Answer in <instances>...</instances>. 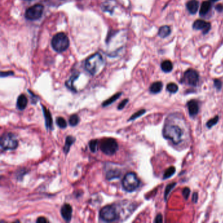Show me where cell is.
<instances>
[{
    "label": "cell",
    "mask_w": 223,
    "mask_h": 223,
    "mask_svg": "<svg viewBox=\"0 0 223 223\" xmlns=\"http://www.w3.org/2000/svg\"><path fill=\"white\" fill-rule=\"evenodd\" d=\"M79 75V73H74L73 75L71 77L70 79H69V80L66 83V85L69 89H70L72 91H75V92H76V89L74 87L73 83L75 82V81L77 80V79L78 78Z\"/></svg>",
    "instance_id": "d6986e66"
},
{
    "label": "cell",
    "mask_w": 223,
    "mask_h": 223,
    "mask_svg": "<svg viewBox=\"0 0 223 223\" xmlns=\"http://www.w3.org/2000/svg\"><path fill=\"white\" fill-rule=\"evenodd\" d=\"M98 141L94 140H91L89 142V147L90 150L93 153L96 152L97 150V147H98Z\"/></svg>",
    "instance_id": "f546056e"
},
{
    "label": "cell",
    "mask_w": 223,
    "mask_h": 223,
    "mask_svg": "<svg viewBox=\"0 0 223 223\" xmlns=\"http://www.w3.org/2000/svg\"><path fill=\"white\" fill-rule=\"evenodd\" d=\"M75 141V138H73V136H69L67 137L66 143H65V145L63 148L64 152L66 153V154H67V153L69 152V149H70L71 146L74 143Z\"/></svg>",
    "instance_id": "ac0fdd59"
},
{
    "label": "cell",
    "mask_w": 223,
    "mask_h": 223,
    "mask_svg": "<svg viewBox=\"0 0 223 223\" xmlns=\"http://www.w3.org/2000/svg\"><path fill=\"white\" fill-rule=\"evenodd\" d=\"M162 221H163V220H162V215L161 214H158L157 216V217H156L155 222H162Z\"/></svg>",
    "instance_id": "8d00e7d4"
},
{
    "label": "cell",
    "mask_w": 223,
    "mask_h": 223,
    "mask_svg": "<svg viewBox=\"0 0 223 223\" xmlns=\"http://www.w3.org/2000/svg\"><path fill=\"white\" fill-rule=\"evenodd\" d=\"M163 134L165 138L168 139L175 145H177L181 141L183 131L178 126L167 124L164 126Z\"/></svg>",
    "instance_id": "7a4b0ae2"
},
{
    "label": "cell",
    "mask_w": 223,
    "mask_h": 223,
    "mask_svg": "<svg viewBox=\"0 0 223 223\" xmlns=\"http://www.w3.org/2000/svg\"><path fill=\"white\" fill-rule=\"evenodd\" d=\"M51 45L55 51L62 52L66 50L69 46V40L64 33H58L52 37Z\"/></svg>",
    "instance_id": "277c9868"
},
{
    "label": "cell",
    "mask_w": 223,
    "mask_h": 223,
    "mask_svg": "<svg viewBox=\"0 0 223 223\" xmlns=\"http://www.w3.org/2000/svg\"><path fill=\"white\" fill-rule=\"evenodd\" d=\"M104 65V60L102 55L96 53L88 58L85 61V67L86 70L92 75H94L100 71Z\"/></svg>",
    "instance_id": "6da1fadb"
},
{
    "label": "cell",
    "mask_w": 223,
    "mask_h": 223,
    "mask_svg": "<svg viewBox=\"0 0 223 223\" xmlns=\"http://www.w3.org/2000/svg\"><path fill=\"white\" fill-rule=\"evenodd\" d=\"M211 7V3L210 1H205L201 3V5L200 7V15L203 16L205 15L209 11Z\"/></svg>",
    "instance_id": "e0dca14e"
},
{
    "label": "cell",
    "mask_w": 223,
    "mask_h": 223,
    "mask_svg": "<svg viewBox=\"0 0 223 223\" xmlns=\"http://www.w3.org/2000/svg\"><path fill=\"white\" fill-rule=\"evenodd\" d=\"M44 7L41 4H36L26 11L25 17L29 20H36L41 17Z\"/></svg>",
    "instance_id": "9c48e42d"
},
{
    "label": "cell",
    "mask_w": 223,
    "mask_h": 223,
    "mask_svg": "<svg viewBox=\"0 0 223 223\" xmlns=\"http://www.w3.org/2000/svg\"><path fill=\"white\" fill-rule=\"evenodd\" d=\"M187 106H188V112L190 117H195L198 113L199 105L196 100L189 101L187 104Z\"/></svg>",
    "instance_id": "4fadbf2b"
},
{
    "label": "cell",
    "mask_w": 223,
    "mask_h": 223,
    "mask_svg": "<svg viewBox=\"0 0 223 223\" xmlns=\"http://www.w3.org/2000/svg\"><path fill=\"white\" fill-rule=\"evenodd\" d=\"M121 176V171L119 169L109 170L106 174V178L108 180H112L113 179L119 178Z\"/></svg>",
    "instance_id": "44dd1931"
},
{
    "label": "cell",
    "mask_w": 223,
    "mask_h": 223,
    "mask_svg": "<svg viewBox=\"0 0 223 223\" xmlns=\"http://www.w3.org/2000/svg\"><path fill=\"white\" fill-rule=\"evenodd\" d=\"M43 107V115L45 117V124H46V128L47 129H52V119L51 114L49 111V110L47 108L45 107L44 105H42Z\"/></svg>",
    "instance_id": "5bb4252c"
},
{
    "label": "cell",
    "mask_w": 223,
    "mask_h": 223,
    "mask_svg": "<svg viewBox=\"0 0 223 223\" xmlns=\"http://www.w3.org/2000/svg\"><path fill=\"white\" fill-rule=\"evenodd\" d=\"M194 30H202L203 34L207 33L211 29V24L202 20H196L193 24Z\"/></svg>",
    "instance_id": "8fae6325"
},
{
    "label": "cell",
    "mask_w": 223,
    "mask_h": 223,
    "mask_svg": "<svg viewBox=\"0 0 223 223\" xmlns=\"http://www.w3.org/2000/svg\"><path fill=\"white\" fill-rule=\"evenodd\" d=\"M215 9H217V11H219V12H220L221 11H222V9H223V5H221V4L217 5L216 6Z\"/></svg>",
    "instance_id": "ab89813d"
},
{
    "label": "cell",
    "mask_w": 223,
    "mask_h": 223,
    "mask_svg": "<svg viewBox=\"0 0 223 223\" xmlns=\"http://www.w3.org/2000/svg\"><path fill=\"white\" fill-rule=\"evenodd\" d=\"M13 75V72L12 71H7V72H1V77H7L9 75Z\"/></svg>",
    "instance_id": "d590c367"
},
{
    "label": "cell",
    "mask_w": 223,
    "mask_h": 223,
    "mask_svg": "<svg viewBox=\"0 0 223 223\" xmlns=\"http://www.w3.org/2000/svg\"><path fill=\"white\" fill-rule=\"evenodd\" d=\"M211 1H213V2H215V1H219V0H211Z\"/></svg>",
    "instance_id": "60d3db41"
},
{
    "label": "cell",
    "mask_w": 223,
    "mask_h": 223,
    "mask_svg": "<svg viewBox=\"0 0 223 223\" xmlns=\"http://www.w3.org/2000/svg\"><path fill=\"white\" fill-rule=\"evenodd\" d=\"M167 90L170 93H172V94H175L176 93L177 91H178V86H177L176 84L175 83H169L168 85H167Z\"/></svg>",
    "instance_id": "4316f807"
},
{
    "label": "cell",
    "mask_w": 223,
    "mask_h": 223,
    "mask_svg": "<svg viewBox=\"0 0 223 223\" xmlns=\"http://www.w3.org/2000/svg\"><path fill=\"white\" fill-rule=\"evenodd\" d=\"M145 109H141L140 111H139L138 112H136V113H134L132 116H131L130 118H129V121H133V120H135L136 119H138V117H141V115H143L144 113H145Z\"/></svg>",
    "instance_id": "1f68e13d"
},
{
    "label": "cell",
    "mask_w": 223,
    "mask_h": 223,
    "mask_svg": "<svg viewBox=\"0 0 223 223\" xmlns=\"http://www.w3.org/2000/svg\"><path fill=\"white\" fill-rule=\"evenodd\" d=\"M161 68L163 71L165 73H169L173 69V64L171 61L165 60L161 64Z\"/></svg>",
    "instance_id": "cb8c5ba5"
},
{
    "label": "cell",
    "mask_w": 223,
    "mask_h": 223,
    "mask_svg": "<svg viewBox=\"0 0 223 223\" xmlns=\"http://www.w3.org/2000/svg\"><path fill=\"white\" fill-rule=\"evenodd\" d=\"M121 95H122V93L119 92V93L116 94H115L114 96H113L109 98V99H107V100H105V102H103L102 106L103 107H107V106H108V105L112 104L114 102H115V101H117V100H118Z\"/></svg>",
    "instance_id": "603a6c76"
},
{
    "label": "cell",
    "mask_w": 223,
    "mask_h": 223,
    "mask_svg": "<svg viewBox=\"0 0 223 223\" xmlns=\"http://www.w3.org/2000/svg\"><path fill=\"white\" fill-rule=\"evenodd\" d=\"M199 3L196 0H190L186 3V8L191 14H195L197 12Z\"/></svg>",
    "instance_id": "2e32d148"
},
{
    "label": "cell",
    "mask_w": 223,
    "mask_h": 223,
    "mask_svg": "<svg viewBox=\"0 0 223 223\" xmlns=\"http://www.w3.org/2000/svg\"><path fill=\"white\" fill-rule=\"evenodd\" d=\"M101 219L106 222H112L117 219V213L114 205H106L100 211Z\"/></svg>",
    "instance_id": "ba28073f"
},
{
    "label": "cell",
    "mask_w": 223,
    "mask_h": 223,
    "mask_svg": "<svg viewBox=\"0 0 223 223\" xmlns=\"http://www.w3.org/2000/svg\"><path fill=\"white\" fill-rule=\"evenodd\" d=\"M171 32V29L168 26H162L158 31V35L162 38H165L168 36Z\"/></svg>",
    "instance_id": "7402d4cb"
},
{
    "label": "cell",
    "mask_w": 223,
    "mask_h": 223,
    "mask_svg": "<svg viewBox=\"0 0 223 223\" xmlns=\"http://www.w3.org/2000/svg\"><path fill=\"white\" fill-rule=\"evenodd\" d=\"M79 122V117L77 115H72L69 119V124L71 126H75Z\"/></svg>",
    "instance_id": "484cf974"
},
{
    "label": "cell",
    "mask_w": 223,
    "mask_h": 223,
    "mask_svg": "<svg viewBox=\"0 0 223 223\" xmlns=\"http://www.w3.org/2000/svg\"><path fill=\"white\" fill-rule=\"evenodd\" d=\"M140 180L136 174L133 172H129L125 175L122 181V187L127 192H133L139 187Z\"/></svg>",
    "instance_id": "5b68a950"
},
{
    "label": "cell",
    "mask_w": 223,
    "mask_h": 223,
    "mask_svg": "<svg viewBox=\"0 0 223 223\" xmlns=\"http://www.w3.org/2000/svg\"><path fill=\"white\" fill-rule=\"evenodd\" d=\"M119 148L118 143L113 138H107L103 140L100 145V149L107 155H113Z\"/></svg>",
    "instance_id": "52a82bcc"
},
{
    "label": "cell",
    "mask_w": 223,
    "mask_h": 223,
    "mask_svg": "<svg viewBox=\"0 0 223 223\" xmlns=\"http://www.w3.org/2000/svg\"><path fill=\"white\" fill-rule=\"evenodd\" d=\"M176 173V168L174 166L169 167V168H167L164 174V177H163V179H167L171 177V176H174Z\"/></svg>",
    "instance_id": "d4e9b609"
},
{
    "label": "cell",
    "mask_w": 223,
    "mask_h": 223,
    "mask_svg": "<svg viewBox=\"0 0 223 223\" xmlns=\"http://www.w3.org/2000/svg\"><path fill=\"white\" fill-rule=\"evenodd\" d=\"M28 99L24 94H20L19 96L17 102H16V107L19 110H24L27 106Z\"/></svg>",
    "instance_id": "9a60e30c"
},
{
    "label": "cell",
    "mask_w": 223,
    "mask_h": 223,
    "mask_svg": "<svg viewBox=\"0 0 223 223\" xmlns=\"http://www.w3.org/2000/svg\"><path fill=\"white\" fill-rule=\"evenodd\" d=\"M176 185V183H173L171 184H169L168 185L166 186V188H165V193H164L165 200H166L167 198V196H168V194L170 193V192L171 191L172 189L174 188Z\"/></svg>",
    "instance_id": "f1b7e54d"
},
{
    "label": "cell",
    "mask_w": 223,
    "mask_h": 223,
    "mask_svg": "<svg viewBox=\"0 0 223 223\" xmlns=\"http://www.w3.org/2000/svg\"><path fill=\"white\" fill-rule=\"evenodd\" d=\"M36 222H39V223H43V222H47L48 220L46 219H45V217H39L37 219V221H36Z\"/></svg>",
    "instance_id": "74e56055"
},
{
    "label": "cell",
    "mask_w": 223,
    "mask_h": 223,
    "mask_svg": "<svg viewBox=\"0 0 223 223\" xmlns=\"http://www.w3.org/2000/svg\"><path fill=\"white\" fill-rule=\"evenodd\" d=\"M214 85L217 89L220 90V88L222 87V83L220 82V81L218 80V79H215L214 81Z\"/></svg>",
    "instance_id": "e575fe53"
},
{
    "label": "cell",
    "mask_w": 223,
    "mask_h": 223,
    "mask_svg": "<svg viewBox=\"0 0 223 223\" xmlns=\"http://www.w3.org/2000/svg\"><path fill=\"white\" fill-rule=\"evenodd\" d=\"M72 207L69 204H64L61 208V215L63 219L67 222L70 221L72 217Z\"/></svg>",
    "instance_id": "7c38bea8"
},
{
    "label": "cell",
    "mask_w": 223,
    "mask_h": 223,
    "mask_svg": "<svg viewBox=\"0 0 223 223\" xmlns=\"http://www.w3.org/2000/svg\"><path fill=\"white\" fill-rule=\"evenodd\" d=\"M163 87V84L160 82V81H157L153 83L150 86V92L153 94H158L159 93L160 91L162 90Z\"/></svg>",
    "instance_id": "ffe728a7"
},
{
    "label": "cell",
    "mask_w": 223,
    "mask_h": 223,
    "mask_svg": "<svg viewBox=\"0 0 223 223\" xmlns=\"http://www.w3.org/2000/svg\"><path fill=\"white\" fill-rule=\"evenodd\" d=\"M128 99H125L124 100H122L121 104H120L119 105H118V109L119 110H121L123 109V108L126 106V105L127 104V103H128Z\"/></svg>",
    "instance_id": "836d02e7"
},
{
    "label": "cell",
    "mask_w": 223,
    "mask_h": 223,
    "mask_svg": "<svg viewBox=\"0 0 223 223\" xmlns=\"http://www.w3.org/2000/svg\"><path fill=\"white\" fill-rule=\"evenodd\" d=\"M190 190L189 188H184L183 190V195L184 196V198L185 200H187L189 196H190Z\"/></svg>",
    "instance_id": "d6a6232c"
},
{
    "label": "cell",
    "mask_w": 223,
    "mask_h": 223,
    "mask_svg": "<svg viewBox=\"0 0 223 223\" xmlns=\"http://www.w3.org/2000/svg\"><path fill=\"white\" fill-rule=\"evenodd\" d=\"M198 193L197 192H194L192 195V201L194 203H197L198 201Z\"/></svg>",
    "instance_id": "f35d334b"
},
{
    "label": "cell",
    "mask_w": 223,
    "mask_h": 223,
    "mask_svg": "<svg viewBox=\"0 0 223 223\" xmlns=\"http://www.w3.org/2000/svg\"><path fill=\"white\" fill-rule=\"evenodd\" d=\"M199 81V75L198 72L194 69H188L184 73V76L182 82L186 85L196 86L198 85Z\"/></svg>",
    "instance_id": "30bf717a"
},
{
    "label": "cell",
    "mask_w": 223,
    "mask_h": 223,
    "mask_svg": "<svg viewBox=\"0 0 223 223\" xmlns=\"http://www.w3.org/2000/svg\"><path fill=\"white\" fill-rule=\"evenodd\" d=\"M117 213V219L124 220L126 219L135 210L136 206L133 203L128 201H123L114 205Z\"/></svg>",
    "instance_id": "3957f363"
},
{
    "label": "cell",
    "mask_w": 223,
    "mask_h": 223,
    "mask_svg": "<svg viewBox=\"0 0 223 223\" xmlns=\"http://www.w3.org/2000/svg\"><path fill=\"white\" fill-rule=\"evenodd\" d=\"M0 145L2 149L14 150L18 147V142L16 137L11 133L3 134L1 137Z\"/></svg>",
    "instance_id": "8992f818"
},
{
    "label": "cell",
    "mask_w": 223,
    "mask_h": 223,
    "mask_svg": "<svg viewBox=\"0 0 223 223\" xmlns=\"http://www.w3.org/2000/svg\"><path fill=\"white\" fill-rule=\"evenodd\" d=\"M218 121H219V116H216L214 118L210 119L209 121L207 122V126L209 128H211V127L215 126V124L217 123Z\"/></svg>",
    "instance_id": "4dcf8cb0"
},
{
    "label": "cell",
    "mask_w": 223,
    "mask_h": 223,
    "mask_svg": "<svg viewBox=\"0 0 223 223\" xmlns=\"http://www.w3.org/2000/svg\"><path fill=\"white\" fill-rule=\"evenodd\" d=\"M56 124L60 128H65L67 127V122L66 120H65L64 118L62 117H58L56 119Z\"/></svg>",
    "instance_id": "83f0119b"
}]
</instances>
